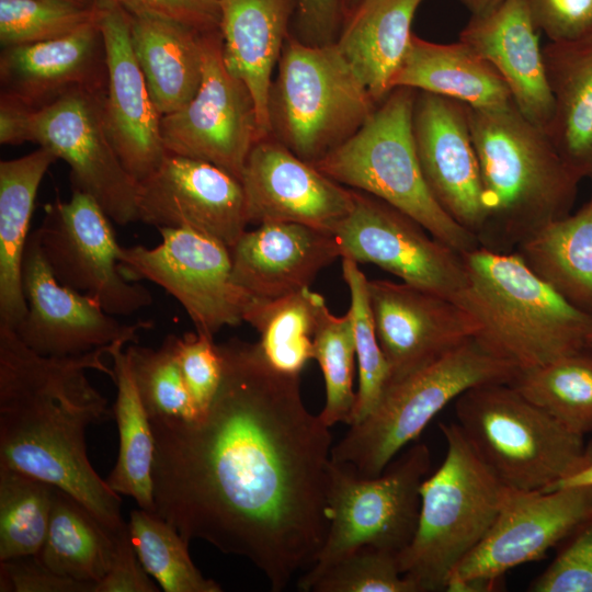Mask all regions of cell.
<instances>
[{
    "mask_svg": "<svg viewBox=\"0 0 592 592\" xmlns=\"http://www.w3.org/2000/svg\"><path fill=\"white\" fill-rule=\"evenodd\" d=\"M327 308L309 287L276 299H254L244 315L260 335L258 344L278 371L298 374L314 356V337Z\"/></svg>",
    "mask_w": 592,
    "mask_h": 592,
    "instance_id": "35",
    "label": "cell"
},
{
    "mask_svg": "<svg viewBox=\"0 0 592 592\" xmlns=\"http://www.w3.org/2000/svg\"><path fill=\"white\" fill-rule=\"evenodd\" d=\"M177 356L189 394L202 417L212 403L221 379L223 364L218 344L214 338L196 330L186 332L177 337Z\"/></svg>",
    "mask_w": 592,
    "mask_h": 592,
    "instance_id": "45",
    "label": "cell"
},
{
    "mask_svg": "<svg viewBox=\"0 0 592 592\" xmlns=\"http://www.w3.org/2000/svg\"><path fill=\"white\" fill-rule=\"evenodd\" d=\"M55 1H61V2H66V3L79 5V7H86V8L96 5V0H55Z\"/></svg>",
    "mask_w": 592,
    "mask_h": 592,
    "instance_id": "55",
    "label": "cell"
},
{
    "mask_svg": "<svg viewBox=\"0 0 592 592\" xmlns=\"http://www.w3.org/2000/svg\"><path fill=\"white\" fill-rule=\"evenodd\" d=\"M223 59L249 89L262 137L271 134L269 94L293 21L296 0H219Z\"/></svg>",
    "mask_w": 592,
    "mask_h": 592,
    "instance_id": "26",
    "label": "cell"
},
{
    "mask_svg": "<svg viewBox=\"0 0 592 592\" xmlns=\"http://www.w3.org/2000/svg\"><path fill=\"white\" fill-rule=\"evenodd\" d=\"M277 66L270 136L312 164L351 138L377 106L335 43L309 45L289 33Z\"/></svg>",
    "mask_w": 592,
    "mask_h": 592,
    "instance_id": "8",
    "label": "cell"
},
{
    "mask_svg": "<svg viewBox=\"0 0 592 592\" xmlns=\"http://www.w3.org/2000/svg\"><path fill=\"white\" fill-rule=\"evenodd\" d=\"M218 349L221 379L205 413L149 419L155 513L187 544L249 559L278 592L327 537L332 435L305 407L299 375L275 368L258 342Z\"/></svg>",
    "mask_w": 592,
    "mask_h": 592,
    "instance_id": "1",
    "label": "cell"
},
{
    "mask_svg": "<svg viewBox=\"0 0 592 592\" xmlns=\"http://www.w3.org/2000/svg\"><path fill=\"white\" fill-rule=\"evenodd\" d=\"M203 78L193 99L161 116L168 153L212 163L240 180L247 157L262 137L254 100L223 59L220 29L203 37Z\"/></svg>",
    "mask_w": 592,
    "mask_h": 592,
    "instance_id": "14",
    "label": "cell"
},
{
    "mask_svg": "<svg viewBox=\"0 0 592 592\" xmlns=\"http://www.w3.org/2000/svg\"><path fill=\"white\" fill-rule=\"evenodd\" d=\"M364 0H343V19L355 10Z\"/></svg>",
    "mask_w": 592,
    "mask_h": 592,
    "instance_id": "54",
    "label": "cell"
},
{
    "mask_svg": "<svg viewBox=\"0 0 592 592\" xmlns=\"http://www.w3.org/2000/svg\"><path fill=\"white\" fill-rule=\"evenodd\" d=\"M130 371L149 419L195 420L198 412L189 394L177 356V335L158 348L129 345Z\"/></svg>",
    "mask_w": 592,
    "mask_h": 592,
    "instance_id": "39",
    "label": "cell"
},
{
    "mask_svg": "<svg viewBox=\"0 0 592 592\" xmlns=\"http://www.w3.org/2000/svg\"><path fill=\"white\" fill-rule=\"evenodd\" d=\"M153 248L122 247L118 263L129 280L155 283L184 308L195 330L214 338L244 322L253 298L232 280L230 249L185 228H159Z\"/></svg>",
    "mask_w": 592,
    "mask_h": 592,
    "instance_id": "11",
    "label": "cell"
},
{
    "mask_svg": "<svg viewBox=\"0 0 592 592\" xmlns=\"http://www.w3.org/2000/svg\"><path fill=\"white\" fill-rule=\"evenodd\" d=\"M510 383L570 431L592 433V349L521 371Z\"/></svg>",
    "mask_w": 592,
    "mask_h": 592,
    "instance_id": "36",
    "label": "cell"
},
{
    "mask_svg": "<svg viewBox=\"0 0 592 592\" xmlns=\"http://www.w3.org/2000/svg\"><path fill=\"white\" fill-rule=\"evenodd\" d=\"M558 547L554 560L527 591L592 592V515Z\"/></svg>",
    "mask_w": 592,
    "mask_h": 592,
    "instance_id": "44",
    "label": "cell"
},
{
    "mask_svg": "<svg viewBox=\"0 0 592 592\" xmlns=\"http://www.w3.org/2000/svg\"><path fill=\"white\" fill-rule=\"evenodd\" d=\"M33 113L19 101L0 94V144L18 146L31 141Z\"/></svg>",
    "mask_w": 592,
    "mask_h": 592,
    "instance_id": "51",
    "label": "cell"
},
{
    "mask_svg": "<svg viewBox=\"0 0 592 592\" xmlns=\"http://www.w3.org/2000/svg\"><path fill=\"white\" fill-rule=\"evenodd\" d=\"M342 275L350 297L353 320L355 355L358 365V390L352 422L367 417L377 405L389 380V368L380 349L372 314L368 280L358 269V263L341 258ZM350 424V425H351Z\"/></svg>",
    "mask_w": 592,
    "mask_h": 592,
    "instance_id": "41",
    "label": "cell"
},
{
    "mask_svg": "<svg viewBox=\"0 0 592 592\" xmlns=\"http://www.w3.org/2000/svg\"><path fill=\"white\" fill-rule=\"evenodd\" d=\"M465 282L453 297L474 320V339L520 372L589 349L592 316L571 306L516 252L463 253Z\"/></svg>",
    "mask_w": 592,
    "mask_h": 592,
    "instance_id": "4",
    "label": "cell"
},
{
    "mask_svg": "<svg viewBox=\"0 0 592 592\" xmlns=\"http://www.w3.org/2000/svg\"><path fill=\"white\" fill-rule=\"evenodd\" d=\"M137 556L145 570L164 592H220L195 567L189 544L178 531L153 512L133 510L127 523Z\"/></svg>",
    "mask_w": 592,
    "mask_h": 592,
    "instance_id": "37",
    "label": "cell"
},
{
    "mask_svg": "<svg viewBox=\"0 0 592 592\" xmlns=\"http://www.w3.org/2000/svg\"><path fill=\"white\" fill-rule=\"evenodd\" d=\"M138 220L185 228L231 249L249 224L239 179L202 160L168 153L138 182Z\"/></svg>",
    "mask_w": 592,
    "mask_h": 592,
    "instance_id": "18",
    "label": "cell"
},
{
    "mask_svg": "<svg viewBox=\"0 0 592 592\" xmlns=\"http://www.w3.org/2000/svg\"><path fill=\"white\" fill-rule=\"evenodd\" d=\"M368 295L389 368L388 384L428 366L476 333L474 320L457 303L433 292L373 280Z\"/></svg>",
    "mask_w": 592,
    "mask_h": 592,
    "instance_id": "20",
    "label": "cell"
},
{
    "mask_svg": "<svg viewBox=\"0 0 592 592\" xmlns=\"http://www.w3.org/2000/svg\"><path fill=\"white\" fill-rule=\"evenodd\" d=\"M412 129L429 190L440 206L477 238L485 226L486 209L467 105L417 91Z\"/></svg>",
    "mask_w": 592,
    "mask_h": 592,
    "instance_id": "21",
    "label": "cell"
},
{
    "mask_svg": "<svg viewBox=\"0 0 592 592\" xmlns=\"http://www.w3.org/2000/svg\"><path fill=\"white\" fill-rule=\"evenodd\" d=\"M106 89H79L34 111L31 141L53 151L70 168L72 190L94 198L111 220H138V182L123 166L106 130Z\"/></svg>",
    "mask_w": 592,
    "mask_h": 592,
    "instance_id": "15",
    "label": "cell"
},
{
    "mask_svg": "<svg viewBox=\"0 0 592 592\" xmlns=\"http://www.w3.org/2000/svg\"><path fill=\"white\" fill-rule=\"evenodd\" d=\"M56 155L45 147L0 162V323L15 329L27 314L22 261L38 187Z\"/></svg>",
    "mask_w": 592,
    "mask_h": 592,
    "instance_id": "30",
    "label": "cell"
},
{
    "mask_svg": "<svg viewBox=\"0 0 592 592\" xmlns=\"http://www.w3.org/2000/svg\"><path fill=\"white\" fill-rule=\"evenodd\" d=\"M124 346L115 344L109 352L113 361L112 380L116 387L112 410L119 445L116 463L105 481L116 493L133 498L140 509L155 513L151 478L155 440Z\"/></svg>",
    "mask_w": 592,
    "mask_h": 592,
    "instance_id": "33",
    "label": "cell"
},
{
    "mask_svg": "<svg viewBox=\"0 0 592 592\" xmlns=\"http://www.w3.org/2000/svg\"><path fill=\"white\" fill-rule=\"evenodd\" d=\"M468 116L486 209L479 246L514 252L537 231L571 214L582 178L514 104L468 107Z\"/></svg>",
    "mask_w": 592,
    "mask_h": 592,
    "instance_id": "3",
    "label": "cell"
},
{
    "mask_svg": "<svg viewBox=\"0 0 592 592\" xmlns=\"http://www.w3.org/2000/svg\"><path fill=\"white\" fill-rule=\"evenodd\" d=\"M574 486H592V463L580 471L562 480L553 489Z\"/></svg>",
    "mask_w": 592,
    "mask_h": 592,
    "instance_id": "52",
    "label": "cell"
},
{
    "mask_svg": "<svg viewBox=\"0 0 592 592\" xmlns=\"http://www.w3.org/2000/svg\"><path fill=\"white\" fill-rule=\"evenodd\" d=\"M535 26L550 43H571L592 34V0H528Z\"/></svg>",
    "mask_w": 592,
    "mask_h": 592,
    "instance_id": "46",
    "label": "cell"
},
{
    "mask_svg": "<svg viewBox=\"0 0 592 592\" xmlns=\"http://www.w3.org/2000/svg\"><path fill=\"white\" fill-rule=\"evenodd\" d=\"M55 486L0 467V561L36 555L50 519Z\"/></svg>",
    "mask_w": 592,
    "mask_h": 592,
    "instance_id": "38",
    "label": "cell"
},
{
    "mask_svg": "<svg viewBox=\"0 0 592 592\" xmlns=\"http://www.w3.org/2000/svg\"><path fill=\"white\" fill-rule=\"evenodd\" d=\"M232 280L254 299H276L310 286L341 258L334 235L296 223H265L230 249Z\"/></svg>",
    "mask_w": 592,
    "mask_h": 592,
    "instance_id": "25",
    "label": "cell"
},
{
    "mask_svg": "<svg viewBox=\"0 0 592 592\" xmlns=\"http://www.w3.org/2000/svg\"><path fill=\"white\" fill-rule=\"evenodd\" d=\"M96 1L107 66L105 126L123 166L140 182L168 155L161 115L133 52L128 13L115 3Z\"/></svg>",
    "mask_w": 592,
    "mask_h": 592,
    "instance_id": "22",
    "label": "cell"
},
{
    "mask_svg": "<svg viewBox=\"0 0 592 592\" xmlns=\"http://www.w3.org/2000/svg\"><path fill=\"white\" fill-rule=\"evenodd\" d=\"M143 567L129 536L128 526L115 534L114 551L105 576L94 592H158Z\"/></svg>",
    "mask_w": 592,
    "mask_h": 592,
    "instance_id": "49",
    "label": "cell"
},
{
    "mask_svg": "<svg viewBox=\"0 0 592 592\" xmlns=\"http://www.w3.org/2000/svg\"><path fill=\"white\" fill-rule=\"evenodd\" d=\"M554 116L548 137L568 166L592 178V34L543 48Z\"/></svg>",
    "mask_w": 592,
    "mask_h": 592,
    "instance_id": "31",
    "label": "cell"
},
{
    "mask_svg": "<svg viewBox=\"0 0 592 592\" xmlns=\"http://www.w3.org/2000/svg\"><path fill=\"white\" fill-rule=\"evenodd\" d=\"M0 86V94L34 111L75 90L106 89V53L99 12L65 36L2 48Z\"/></svg>",
    "mask_w": 592,
    "mask_h": 592,
    "instance_id": "23",
    "label": "cell"
},
{
    "mask_svg": "<svg viewBox=\"0 0 592 592\" xmlns=\"http://www.w3.org/2000/svg\"><path fill=\"white\" fill-rule=\"evenodd\" d=\"M22 287L27 314L13 329L20 340L45 356L80 355L137 342L151 321L123 323L93 298L62 285L46 262L36 232L27 240L22 261Z\"/></svg>",
    "mask_w": 592,
    "mask_h": 592,
    "instance_id": "17",
    "label": "cell"
},
{
    "mask_svg": "<svg viewBox=\"0 0 592 592\" xmlns=\"http://www.w3.org/2000/svg\"><path fill=\"white\" fill-rule=\"evenodd\" d=\"M415 95L410 88L392 89L351 138L314 164L335 182L407 214L463 254L479 242L440 206L428 187L413 138Z\"/></svg>",
    "mask_w": 592,
    "mask_h": 592,
    "instance_id": "7",
    "label": "cell"
},
{
    "mask_svg": "<svg viewBox=\"0 0 592 592\" xmlns=\"http://www.w3.org/2000/svg\"><path fill=\"white\" fill-rule=\"evenodd\" d=\"M471 13V15H481L494 9L503 0H458Z\"/></svg>",
    "mask_w": 592,
    "mask_h": 592,
    "instance_id": "53",
    "label": "cell"
},
{
    "mask_svg": "<svg viewBox=\"0 0 592 592\" xmlns=\"http://www.w3.org/2000/svg\"><path fill=\"white\" fill-rule=\"evenodd\" d=\"M592 179V178H591Z\"/></svg>",
    "mask_w": 592,
    "mask_h": 592,
    "instance_id": "57",
    "label": "cell"
},
{
    "mask_svg": "<svg viewBox=\"0 0 592 592\" xmlns=\"http://www.w3.org/2000/svg\"><path fill=\"white\" fill-rule=\"evenodd\" d=\"M130 15H151L177 21L200 31L219 30V0H105Z\"/></svg>",
    "mask_w": 592,
    "mask_h": 592,
    "instance_id": "48",
    "label": "cell"
},
{
    "mask_svg": "<svg viewBox=\"0 0 592 592\" xmlns=\"http://www.w3.org/2000/svg\"><path fill=\"white\" fill-rule=\"evenodd\" d=\"M342 22L343 0H296L292 34L309 45L332 44Z\"/></svg>",
    "mask_w": 592,
    "mask_h": 592,
    "instance_id": "50",
    "label": "cell"
},
{
    "mask_svg": "<svg viewBox=\"0 0 592 592\" xmlns=\"http://www.w3.org/2000/svg\"><path fill=\"white\" fill-rule=\"evenodd\" d=\"M398 555L375 546H361L329 567L310 591L417 592L402 574Z\"/></svg>",
    "mask_w": 592,
    "mask_h": 592,
    "instance_id": "43",
    "label": "cell"
},
{
    "mask_svg": "<svg viewBox=\"0 0 592 592\" xmlns=\"http://www.w3.org/2000/svg\"><path fill=\"white\" fill-rule=\"evenodd\" d=\"M354 355L350 310L343 316H335L327 307L314 337L312 358L318 362L325 377L326 405L319 417L329 428L352 422L356 402L352 388Z\"/></svg>",
    "mask_w": 592,
    "mask_h": 592,
    "instance_id": "40",
    "label": "cell"
},
{
    "mask_svg": "<svg viewBox=\"0 0 592 592\" xmlns=\"http://www.w3.org/2000/svg\"><path fill=\"white\" fill-rule=\"evenodd\" d=\"M446 454L420 489L417 531L398 555L417 592L445 591L457 566L483 540L509 493L478 457L458 424L441 423Z\"/></svg>",
    "mask_w": 592,
    "mask_h": 592,
    "instance_id": "5",
    "label": "cell"
},
{
    "mask_svg": "<svg viewBox=\"0 0 592 592\" xmlns=\"http://www.w3.org/2000/svg\"><path fill=\"white\" fill-rule=\"evenodd\" d=\"M592 515V486L509 490L483 540L457 566L445 591H492L503 574L540 560Z\"/></svg>",
    "mask_w": 592,
    "mask_h": 592,
    "instance_id": "13",
    "label": "cell"
},
{
    "mask_svg": "<svg viewBox=\"0 0 592 592\" xmlns=\"http://www.w3.org/2000/svg\"><path fill=\"white\" fill-rule=\"evenodd\" d=\"M115 534L79 500L55 487L46 538L36 556L60 576L96 583L110 568Z\"/></svg>",
    "mask_w": 592,
    "mask_h": 592,
    "instance_id": "34",
    "label": "cell"
},
{
    "mask_svg": "<svg viewBox=\"0 0 592 592\" xmlns=\"http://www.w3.org/2000/svg\"><path fill=\"white\" fill-rule=\"evenodd\" d=\"M587 344L589 349H592V328L590 329L588 337H587Z\"/></svg>",
    "mask_w": 592,
    "mask_h": 592,
    "instance_id": "56",
    "label": "cell"
},
{
    "mask_svg": "<svg viewBox=\"0 0 592 592\" xmlns=\"http://www.w3.org/2000/svg\"><path fill=\"white\" fill-rule=\"evenodd\" d=\"M455 413L478 457L509 489L551 490L592 463V441L567 429L510 382L467 389L456 398Z\"/></svg>",
    "mask_w": 592,
    "mask_h": 592,
    "instance_id": "6",
    "label": "cell"
},
{
    "mask_svg": "<svg viewBox=\"0 0 592 592\" xmlns=\"http://www.w3.org/2000/svg\"><path fill=\"white\" fill-rule=\"evenodd\" d=\"M459 41L498 71L516 109L547 134L554 98L528 0H503L485 14L471 15Z\"/></svg>",
    "mask_w": 592,
    "mask_h": 592,
    "instance_id": "24",
    "label": "cell"
},
{
    "mask_svg": "<svg viewBox=\"0 0 592 592\" xmlns=\"http://www.w3.org/2000/svg\"><path fill=\"white\" fill-rule=\"evenodd\" d=\"M110 217L90 195L71 197L45 208L35 229L42 253L56 278L84 294L113 316H129L152 304L149 289L121 271L118 244Z\"/></svg>",
    "mask_w": 592,
    "mask_h": 592,
    "instance_id": "12",
    "label": "cell"
},
{
    "mask_svg": "<svg viewBox=\"0 0 592 592\" xmlns=\"http://www.w3.org/2000/svg\"><path fill=\"white\" fill-rule=\"evenodd\" d=\"M519 372L469 339L428 366L388 384L371 413L349 425L332 446L330 459L362 477L379 476L447 403L471 387L512 382Z\"/></svg>",
    "mask_w": 592,
    "mask_h": 592,
    "instance_id": "9",
    "label": "cell"
},
{
    "mask_svg": "<svg viewBox=\"0 0 592 592\" xmlns=\"http://www.w3.org/2000/svg\"><path fill=\"white\" fill-rule=\"evenodd\" d=\"M514 252L571 306L592 316V196L578 212L547 225Z\"/></svg>",
    "mask_w": 592,
    "mask_h": 592,
    "instance_id": "32",
    "label": "cell"
},
{
    "mask_svg": "<svg viewBox=\"0 0 592 592\" xmlns=\"http://www.w3.org/2000/svg\"><path fill=\"white\" fill-rule=\"evenodd\" d=\"M95 583L60 576L36 555L0 561L1 592H94Z\"/></svg>",
    "mask_w": 592,
    "mask_h": 592,
    "instance_id": "47",
    "label": "cell"
},
{
    "mask_svg": "<svg viewBox=\"0 0 592 592\" xmlns=\"http://www.w3.org/2000/svg\"><path fill=\"white\" fill-rule=\"evenodd\" d=\"M128 15L133 52L158 112L180 110L200 89L206 32L163 18Z\"/></svg>",
    "mask_w": 592,
    "mask_h": 592,
    "instance_id": "28",
    "label": "cell"
},
{
    "mask_svg": "<svg viewBox=\"0 0 592 592\" xmlns=\"http://www.w3.org/2000/svg\"><path fill=\"white\" fill-rule=\"evenodd\" d=\"M333 235L341 258L373 263L412 286L453 299L465 282L462 253L366 192L353 190L352 209Z\"/></svg>",
    "mask_w": 592,
    "mask_h": 592,
    "instance_id": "16",
    "label": "cell"
},
{
    "mask_svg": "<svg viewBox=\"0 0 592 592\" xmlns=\"http://www.w3.org/2000/svg\"><path fill=\"white\" fill-rule=\"evenodd\" d=\"M86 8L55 0H0L2 48L35 44L65 36L98 15Z\"/></svg>",
    "mask_w": 592,
    "mask_h": 592,
    "instance_id": "42",
    "label": "cell"
},
{
    "mask_svg": "<svg viewBox=\"0 0 592 592\" xmlns=\"http://www.w3.org/2000/svg\"><path fill=\"white\" fill-rule=\"evenodd\" d=\"M423 0H364L344 16L334 42L369 94L380 103L392 90Z\"/></svg>",
    "mask_w": 592,
    "mask_h": 592,
    "instance_id": "29",
    "label": "cell"
},
{
    "mask_svg": "<svg viewBox=\"0 0 592 592\" xmlns=\"http://www.w3.org/2000/svg\"><path fill=\"white\" fill-rule=\"evenodd\" d=\"M240 182L249 224L296 223L333 235L353 206L352 189L271 136L254 144Z\"/></svg>",
    "mask_w": 592,
    "mask_h": 592,
    "instance_id": "19",
    "label": "cell"
},
{
    "mask_svg": "<svg viewBox=\"0 0 592 592\" xmlns=\"http://www.w3.org/2000/svg\"><path fill=\"white\" fill-rule=\"evenodd\" d=\"M111 348L45 356L0 323V467L68 492L117 533L127 526L121 497L94 470L86 444L90 425L114 419L87 376L98 371L112 378L103 361Z\"/></svg>",
    "mask_w": 592,
    "mask_h": 592,
    "instance_id": "2",
    "label": "cell"
},
{
    "mask_svg": "<svg viewBox=\"0 0 592 592\" xmlns=\"http://www.w3.org/2000/svg\"><path fill=\"white\" fill-rule=\"evenodd\" d=\"M431 468L430 448L410 446L376 477H362L331 462L327 480L328 534L315 563L298 580L310 591L334 562L361 546L401 553L417 531L420 489Z\"/></svg>",
    "mask_w": 592,
    "mask_h": 592,
    "instance_id": "10",
    "label": "cell"
},
{
    "mask_svg": "<svg viewBox=\"0 0 592 592\" xmlns=\"http://www.w3.org/2000/svg\"><path fill=\"white\" fill-rule=\"evenodd\" d=\"M391 87L433 93L474 110L514 104L502 77L466 44L433 43L415 34Z\"/></svg>",
    "mask_w": 592,
    "mask_h": 592,
    "instance_id": "27",
    "label": "cell"
}]
</instances>
